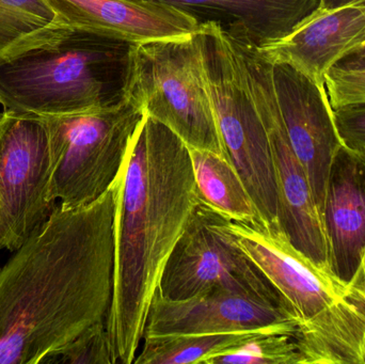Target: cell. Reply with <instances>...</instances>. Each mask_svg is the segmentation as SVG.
Returning <instances> with one entry per match:
<instances>
[{
  "label": "cell",
  "mask_w": 365,
  "mask_h": 364,
  "mask_svg": "<svg viewBox=\"0 0 365 364\" xmlns=\"http://www.w3.org/2000/svg\"><path fill=\"white\" fill-rule=\"evenodd\" d=\"M55 207L44 120L4 110L0 113V249L16 251Z\"/></svg>",
  "instance_id": "obj_10"
},
{
  "label": "cell",
  "mask_w": 365,
  "mask_h": 364,
  "mask_svg": "<svg viewBox=\"0 0 365 364\" xmlns=\"http://www.w3.org/2000/svg\"><path fill=\"white\" fill-rule=\"evenodd\" d=\"M329 266L346 282L364 281L365 155L342 145L328 175L322 213Z\"/></svg>",
  "instance_id": "obj_15"
},
{
  "label": "cell",
  "mask_w": 365,
  "mask_h": 364,
  "mask_svg": "<svg viewBox=\"0 0 365 364\" xmlns=\"http://www.w3.org/2000/svg\"><path fill=\"white\" fill-rule=\"evenodd\" d=\"M225 222L227 218L200 201L167 261L158 294L182 301L212 291H227L292 311L240 249Z\"/></svg>",
  "instance_id": "obj_8"
},
{
  "label": "cell",
  "mask_w": 365,
  "mask_h": 364,
  "mask_svg": "<svg viewBox=\"0 0 365 364\" xmlns=\"http://www.w3.org/2000/svg\"><path fill=\"white\" fill-rule=\"evenodd\" d=\"M230 36L237 51L251 98L269 139L278 194L279 224L298 250L319 266L330 269L323 220L304 167L287 138L272 85L270 62L246 36Z\"/></svg>",
  "instance_id": "obj_9"
},
{
  "label": "cell",
  "mask_w": 365,
  "mask_h": 364,
  "mask_svg": "<svg viewBox=\"0 0 365 364\" xmlns=\"http://www.w3.org/2000/svg\"><path fill=\"white\" fill-rule=\"evenodd\" d=\"M189 154L197 192L205 204L231 222L263 224L244 182L225 156L195 149H189Z\"/></svg>",
  "instance_id": "obj_17"
},
{
  "label": "cell",
  "mask_w": 365,
  "mask_h": 364,
  "mask_svg": "<svg viewBox=\"0 0 365 364\" xmlns=\"http://www.w3.org/2000/svg\"><path fill=\"white\" fill-rule=\"evenodd\" d=\"M296 325L272 327L253 333L206 364H304Z\"/></svg>",
  "instance_id": "obj_19"
},
{
  "label": "cell",
  "mask_w": 365,
  "mask_h": 364,
  "mask_svg": "<svg viewBox=\"0 0 365 364\" xmlns=\"http://www.w3.org/2000/svg\"><path fill=\"white\" fill-rule=\"evenodd\" d=\"M272 85L287 138L310 183L322 217L328 175L342 147L326 85L285 63H272Z\"/></svg>",
  "instance_id": "obj_11"
},
{
  "label": "cell",
  "mask_w": 365,
  "mask_h": 364,
  "mask_svg": "<svg viewBox=\"0 0 365 364\" xmlns=\"http://www.w3.org/2000/svg\"><path fill=\"white\" fill-rule=\"evenodd\" d=\"M115 184V269L106 327L113 364H132L167 261L201 198L188 147L147 113Z\"/></svg>",
  "instance_id": "obj_2"
},
{
  "label": "cell",
  "mask_w": 365,
  "mask_h": 364,
  "mask_svg": "<svg viewBox=\"0 0 365 364\" xmlns=\"http://www.w3.org/2000/svg\"><path fill=\"white\" fill-rule=\"evenodd\" d=\"M130 46L55 19L0 53V104L38 115L115 104L125 93Z\"/></svg>",
  "instance_id": "obj_3"
},
{
  "label": "cell",
  "mask_w": 365,
  "mask_h": 364,
  "mask_svg": "<svg viewBox=\"0 0 365 364\" xmlns=\"http://www.w3.org/2000/svg\"><path fill=\"white\" fill-rule=\"evenodd\" d=\"M334 68L344 71H365V44L341 60Z\"/></svg>",
  "instance_id": "obj_24"
},
{
  "label": "cell",
  "mask_w": 365,
  "mask_h": 364,
  "mask_svg": "<svg viewBox=\"0 0 365 364\" xmlns=\"http://www.w3.org/2000/svg\"><path fill=\"white\" fill-rule=\"evenodd\" d=\"M365 44V4L319 6L283 38L257 46L272 63H285L325 85L326 75Z\"/></svg>",
  "instance_id": "obj_14"
},
{
  "label": "cell",
  "mask_w": 365,
  "mask_h": 364,
  "mask_svg": "<svg viewBox=\"0 0 365 364\" xmlns=\"http://www.w3.org/2000/svg\"><path fill=\"white\" fill-rule=\"evenodd\" d=\"M195 36L223 155L244 182L263 224L280 227L269 139L231 36L215 21H202Z\"/></svg>",
  "instance_id": "obj_5"
},
{
  "label": "cell",
  "mask_w": 365,
  "mask_h": 364,
  "mask_svg": "<svg viewBox=\"0 0 365 364\" xmlns=\"http://www.w3.org/2000/svg\"><path fill=\"white\" fill-rule=\"evenodd\" d=\"M189 11L210 13L231 33L257 46L283 38L321 6V0H163ZM199 19V17H197Z\"/></svg>",
  "instance_id": "obj_16"
},
{
  "label": "cell",
  "mask_w": 365,
  "mask_h": 364,
  "mask_svg": "<svg viewBox=\"0 0 365 364\" xmlns=\"http://www.w3.org/2000/svg\"><path fill=\"white\" fill-rule=\"evenodd\" d=\"M259 331L145 337L133 364H206L208 359Z\"/></svg>",
  "instance_id": "obj_18"
},
{
  "label": "cell",
  "mask_w": 365,
  "mask_h": 364,
  "mask_svg": "<svg viewBox=\"0 0 365 364\" xmlns=\"http://www.w3.org/2000/svg\"><path fill=\"white\" fill-rule=\"evenodd\" d=\"M41 117L48 135L51 192L60 205L75 209L111 187L145 113L124 95L102 108Z\"/></svg>",
  "instance_id": "obj_6"
},
{
  "label": "cell",
  "mask_w": 365,
  "mask_h": 364,
  "mask_svg": "<svg viewBox=\"0 0 365 364\" xmlns=\"http://www.w3.org/2000/svg\"><path fill=\"white\" fill-rule=\"evenodd\" d=\"M225 227L293 311L304 364H365L364 281L319 266L281 227L229 219Z\"/></svg>",
  "instance_id": "obj_4"
},
{
  "label": "cell",
  "mask_w": 365,
  "mask_h": 364,
  "mask_svg": "<svg viewBox=\"0 0 365 364\" xmlns=\"http://www.w3.org/2000/svg\"><path fill=\"white\" fill-rule=\"evenodd\" d=\"M56 19L128 44L193 34L202 21L163 0H46Z\"/></svg>",
  "instance_id": "obj_13"
},
{
  "label": "cell",
  "mask_w": 365,
  "mask_h": 364,
  "mask_svg": "<svg viewBox=\"0 0 365 364\" xmlns=\"http://www.w3.org/2000/svg\"><path fill=\"white\" fill-rule=\"evenodd\" d=\"M334 119L342 145L365 155V102L334 109Z\"/></svg>",
  "instance_id": "obj_23"
},
{
  "label": "cell",
  "mask_w": 365,
  "mask_h": 364,
  "mask_svg": "<svg viewBox=\"0 0 365 364\" xmlns=\"http://www.w3.org/2000/svg\"><path fill=\"white\" fill-rule=\"evenodd\" d=\"M124 95L189 149L225 156L195 33L132 45Z\"/></svg>",
  "instance_id": "obj_7"
},
{
  "label": "cell",
  "mask_w": 365,
  "mask_h": 364,
  "mask_svg": "<svg viewBox=\"0 0 365 364\" xmlns=\"http://www.w3.org/2000/svg\"><path fill=\"white\" fill-rule=\"evenodd\" d=\"M40 364H113L106 321L96 323L70 343L49 353Z\"/></svg>",
  "instance_id": "obj_21"
},
{
  "label": "cell",
  "mask_w": 365,
  "mask_h": 364,
  "mask_svg": "<svg viewBox=\"0 0 365 364\" xmlns=\"http://www.w3.org/2000/svg\"><path fill=\"white\" fill-rule=\"evenodd\" d=\"M55 19L46 0H0V53Z\"/></svg>",
  "instance_id": "obj_20"
},
{
  "label": "cell",
  "mask_w": 365,
  "mask_h": 364,
  "mask_svg": "<svg viewBox=\"0 0 365 364\" xmlns=\"http://www.w3.org/2000/svg\"><path fill=\"white\" fill-rule=\"evenodd\" d=\"M353 4H365V0H321L322 8L332 9Z\"/></svg>",
  "instance_id": "obj_25"
},
{
  "label": "cell",
  "mask_w": 365,
  "mask_h": 364,
  "mask_svg": "<svg viewBox=\"0 0 365 364\" xmlns=\"http://www.w3.org/2000/svg\"><path fill=\"white\" fill-rule=\"evenodd\" d=\"M117 184L85 207L56 205L0 269V364H40L106 321Z\"/></svg>",
  "instance_id": "obj_1"
},
{
  "label": "cell",
  "mask_w": 365,
  "mask_h": 364,
  "mask_svg": "<svg viewBox=\"0 0 365 364\" xmlns=\"http://www.w3.org/2000/svg\"><path fill=\"white\" fill-rule=\"evenodd\" d=\"M285 325H297L287 308L227 291H212L182 301L156 293L143 338L237 333Z\"/></svg>",
  "instance_id": "obj_12"
},
{
  "label": "cell",
  "mask_w": 365,
  "mask_h": 364,
  "mask_svg": "<svg viewBox=\"0 0 365 364\" xmlns=\"http://www.w3.org/2000/svg\"><path fill=\"white\" fill-rule=\"evenodd\" d=\"M362 273H364V286H365V258H364V266H362Z\"/></svg>",
  "instance_id": "obj_26"
},
{
  "label": "cell",
  "mask_w": 365,
  "mask_h": 364,
  "mask_svg": "<svg viewBox=\"0 0 365 364\" xmlns=\"http://www.w3.org/2000/svg\"><path fill=\"white\" fill-rule=\"evenodd\" d=\"M325 85L332 109L365 102V71L332 68L326 75Z\"/></svg>",
  "instance_id": "obj_22"
}]
</instances>
